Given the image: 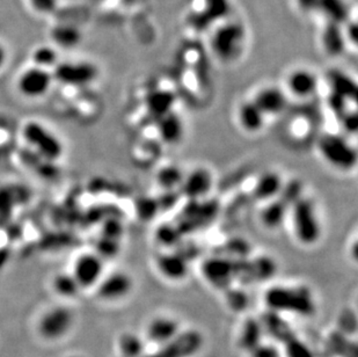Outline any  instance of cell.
Returning <instances> with one entry per match:
<instances>
[{"label": "cell", "mask_w": 358, "mask_h": 357, "mask_svg": "<svg viewBox=\"0 0 358 357\" xmlns=\"http://www.w3.org/2000/svg\"><path fill=\"white\" fill-rule=\"evenodd\" d=\"M260 321L264 326V334H269L271 337L280 340V342H284L289 337L294 335L287 321L282 318V314L268 311L267 317L264 316Z\"/></svg>", "instance_id": "23"}, {"label": "cell", "mask_w": 358, "mask_h": 357, "mask_svg": "<svg viewBox=\"0 0 358 357\" xmlns=\"http://www.w3.org/2000/svg\"><path fill=\"white\" fill-rule=\"evenodd\" d=\"M284 185L285 182L280 173L267 171L257 178L253 188L254 197L264 203L278 199L283 190Z\"/></svg>", "instance_id": "17"}, {"label": "cell", "mask_w": 358, "mask_h": 357, "mask_svg": "<svg viewBox=\"0 0 358 357\" xmlns=\"http://www.w3.org/2000/svg\"><path fill=\"white\" fill-rule=\"evenodd\" d=\"M33 61L38 68H55L58 64L57 51L49 46H42L33 51Z\"/></svg>", "instance_id": "33"}, {"label": "cell", "mask_w": 358, "mask_h": 357, "mask_svg": "<svg viewBox=\"0 0 358 357\" xmlns=\"http://www.w3.org/2000/svg\"><path fill=\"white\" fill-rule=\"evenodd\" d=\"M98 296L106 302H119L124 300L134 289V281L125 272H114L103 275L96 286Z\"/></svg>", "instance_id": "11"}, {"label": "cell", "mask_w": 358, "mask_h": 357, "mask_svg": "<svg viewBox=\"0 0 358 357\" xmlns=\"http://www.w3.org/2000/svg\"><path fill=\"white\" fill-rule=\"evenodd\" d=\"M318 8L333 24H341L348 19V7L345 6L343 0H318L317 10Z\"/></svg>", "instance_id": "26"}, {"label": "cell", "mask_w": 358, "mask_h": 357, "mask_svg": "<svg viewBox=\"0 0 358 357\" xmlns=\"http://www.w3.org/2000/svg\"><path fill=\"white\" fill-rule=\"evenodd\" d=\"M237 118L241 129L248 134H259L261 130H264L267 121V116L253 100L243 102L239 105Z\"/></svg>", "instance_id": "18"}, {"label": "cell", "mask_w": 358, "mask_h": 357, "mask_svg": "<svg viewBox=\"0 0 358 357\" xmlns=\"http://www.w3.org/2000/svg\"><path fill=\"white\" fill-rule=\"evenodd\" d=\"M329 81V88H331V93L340 95L342 98L345 99L347 102L352 100L356 102V94H357V88L354 81L345 76V74L338 72L335 74H329L328 77Z\"/></svg>", "instance_id": "25"}, {"label": "cell", "mask_w": 358, "mask_h": 357, "mask_svg": "<svg viewBox=\"0 0 358 357\" xmlns=\"http://www.w3.org/2000/svg\"><path fill=\"white\" fill-rule=\"evenodd\" d=\"M292 232L298 243L304 246H315L322 236V225L315 202L301 196L289 209Z\"/></svg>", "instance_id": "2"}, {"label": "cell", "mask_w": 358, "mask_h": 357, "mask_svg": "<svg viewBox=\"0 0 358 357\" xmlns=\"http://www.w3.org/2000/svg\"><path fill=\"white\" fill-rule=\"evenodd\" d=\"M298 5L301 7V10H317V7H318V0H297Z\"/></svg>", "instance_id": "39"}, {"label": "cell", "mask_w": 358, "mask_h": 357, "mask_svg": "<svg viewBox=\"0 0 358 357\" xmlns=\"http://www.w3.org/2000/svg\"><path fill=\"white\" fill-rule=\"evenodd\" d=\"M264 303L268 311L294 317L311 318L317 312L315 295L306 286H271L264 293Z\"/></svg>", "instance_id": "1"}, {"label": "cell", "mask_w": 358, "mask_h": 357, "mask_svg": "<svg viewBox=\"0 0 358 357\" xmlns=\"http://www.w3.org/2000/svg\"><path fill=\"white\" fill-rule=\"evenodd\" d=\"M73 321L75 317L69 307H51L38 321V334L44 340H61L71 332Z\"/></svg>", "instance_id": "7"}, {"label": "cell", "mask_w": 358, "mask_h": 357, "mask_svg": "<svg viewBox=\"0 0 358 357\" xmlns=\"http://www.w3.org/2000/svg\"><path fill=\"white\" fill-rule=\"evenodd\" d=\"M317 146L321 158L334 169L352 171L357 165L356 148L342 136L331 132L324 134L318 139Z\"/></svg>", "instance_id": "3"}, {"label": "cell", "mask_w": 358, "mask_h": 357, "mask_svg": "<svg viewBox=\"0 0 358 357\" xmlns=\"http://www.w3.org/2000/svg\"><path fill=\"white\" fill-rule=\"evenodd\" d=\"M158 273L169 282H182L189 274V260L182 253L166 251L157 256Z\"/></svg>", "instance_id": "13"}, {"label": "cell", "mask_w": 358, "mask_h": 357, "mask_svg": "<svg viewBox=\"0 0 358 357\" xmlns=\"http://www.w3.org/2000/svg\"><path fill=\"white\" fill-rule=\"evenodd\" d=\"M328 22H329V21H328ZM338 26H340V24L329 22V24L324 27L322 35H321V44H322L324 50L326 51L329 56H338V55H341L345 49L347 42H345V33H343L341 29H340V31L336 29Z\"/></svg>", "instance_id": "22"}, {"label": "cell", "mask_w": 358, "mask_h": 357, "mask_svg": "<svg viewBox=\"0 0 358 357\" xmlns=\"http://www.w3.org/2000/svg\"><path fill=\"white\" fill-rule=\"evenodd\" d=\"M250 357H282V351L276 347V344H268L262 341L257 347L248 353Z\"/></svg>", "instance_id": "36"}, {"label": "cell", "mask_w": 358, "mask_h": 357, "mask_svg": "<svg viewBox=\"0 0 358 357\" xmlns=\"http://www.w3.org/2000/svg\"><path fill=\"white\" fill-rule=\"evenodd\" d=\"M51 37L58 47L65 48V49H71L78 46L81 41L80 31L69 24H63V26L61 24L55 28L51 33Z\"/></svg>", "instance_id": "27"}, {"label": "cell", "mask_w": 358, "mask_h": 357, "mask_svg": "<svg viewBox=\"0 0 358 357\" xmlns=\"http://www.w3.org/2000/svg\"><path fill=\"white\" fill-rule=\"evenodd\" d=\"M7 61V51L3 44L0 43V69L3 68Z\"/></svg>", "instance_id": "40"}, {"label": "cell", "mask_w": 358, "mask_h": 357, "mask_svg": "<svg viewBox=\"0 0 358 357\" xmlns=\"http://www.w3.org/2000/svg\"><path fill=\"white\" fill-rule=\"evenodd\" d=\"M266 116H278L284 113L287 107V94L283 88L269 85L264 86L257 92V94L252 99Z\"/></svg>", "instance_id": "16"}, {"label": "cell", "mask_w": 358, "mask_h": 357, "mask_svg": "<svg viewBox=\"0 0 358 357\" xmlns=\"http://www.w3.org/2000/svg\"><path fill=\"white\" fill-rule=\"evenodd\" d=\"M342 125L347 132L350 134H355L357 130V114L356 111H347L345 115H342Z\"/></svg>", "instance_id": "38"}, {"label": "cell", "mask_w": 358, "mask_h": 357, "mask_svg": "<svg viewBox=\"0 0 358 357\" xmlns=\"http://www.w3.org/2000/svg\"><path fill=\"white\" fill-rule=\"evenodd\" d=\"M289 209L290 206L283 199H280V196L278 199L264 203L260 214L262 225L268 230L280 229L289 216Z\"/></svg>", "instance_id": "19"}, {"label": "cell", "mask_w": 358, "mask_h": 357, "mask_svg": "<svg viewBox=\"0 0 358 357\" xmlns=\"http://www.w3.org/2000/svg\"><path fill=\"white\" fill-rule=\"evenodd\" d=\"M185 132L183 122L179 115L169 111L162 116L159 123V135L166 144L176 145L181 142Z\"/></svg>", "instance_id": "21"}, {"label": "cell", "mask_w": 358, "mask_h": 357, "mask_svg": "<svg viewBox=\"0 0 358 357\" xmlns=\"http://www.w3.org/2000/svg\"><path fill=\"white\" fill-rule=\"evenodd\" d=\"M284 357H317L311 346L301 340L296 335L289 337L283 342Z\"/></svg>", "instance_id": "32"}, {"label": "cell", "mask_w": 358, "mask_h": 357, "mask_svg": "<svg viewBox=\"0 0 358 357\" xmlns=\"http://www.w3.org/2000/svg\"><path fill=\"white\" fill-rule=\"evenodd\" d=\"M225 303L231 311H234L236 314H241L243 311L247 310V307H250V295L246 290L240 286H231L227 288L225 291Z\"/></svg>", "instance_id": "28"}, {"label": "cell", "mask_w": 358, "mask_h": 357, "mask_svg": "<svg viewBox=\"0 0 358 357\" xmlns=\"http://www.w3.org/2000/svg\"><path fill=\"white\" fill-rule=\"evenodd\" d=\"M24 137L38 155L48 160H57L64 151L57 136L38 122H29L24 125Z\"/></svg>", "instance_id": "6"}, {"label": "cell", "mask_w": 358, "mask_h": 357, "mask_svg": "<svg viewBox=\"0 0 358 357\" xmlns=\"http://www.w3.org/2000/svg\"><path fill=\"white\" fill-rule=\"evenodd\" d=\"M183 176L185 174L179 167L173 165L166 166L164 169H160L157 174V181L162 189L174 190V189L180 188V186L182 183Z\"/></svg>", "instance_id": "31"}, {"label": "cell", "mask_w": 358, "mask_h": 357, "mask_svg": "<svg viewBox=\"0 0 358 357\" xmlns=\"http://www.w3.org/2000/svg\"><path fill=\"white\" fill-rule=\"evenodd\" d=\"M239 261L229 256H210L201 266V274L213 289L225 291L237 281Z\"/></svg>", "instance_id": "5"}, {"label": "cell", "mask_w": 358, "mask_h": 357, "mask_svg": "<svg viewBox=\"0 0 358 357\" xmlns=\"http://www.w3.org/2000/svg\"><path fill=\"white\" fill-rule=\"evenodd\" d=\"M245 36L246 35L241 24L234 21H227V24H222L217 31H213L210 40L211 50L218 61L230 63L237 59L243 50Z\"/></svg>", "instance_id": "4"}, {"label": "cell", "mask_w": 358, "mask_h": 357, "mask_svg": "<svg viewBox=\"0 0 358 357\" xmlns=\"http://www.w3.org/2000/svg\"><path fill=\"white\" fill-rule=\"evenodd\" d=\"M52 79L49 70L34 65L21 74L17 79V90L26 98H41L49 91Z\"/></svg>", "instance_id": "12"}, {"label": "cell", "mask_w": 358, "mask_h": 357, "mask_svg": "<svg viewBox=\"0 0 358 357\" xmlns=\"http://www.w3.org/2000/svg\"><path fill=\"white\" fill-rule=\"evenodd\" d=\"M103 259L96 253H84L76 260L72 275L81 289L98 286L103 276Z\"/></svg>", "instance_id": "9"}, {"label": "cell", "mask_w": 358, "mask_h": 357, "mask_svg": "<svg viewBox=\"0 0 358 357\" xmlns=\"http://www.w3.org/2000/svg\"><path fill=\"white\" fill-rule=\"evenodd\" d=\"M98 69L88 62H64L54 68L52 77L62 84L86 86L98 78Z\"/></svg>", "instance_id": "8"}, {"label": "cell", "mask_w": 358, "mask_h": 357, "mask_svg": "<svg viewBox=\"0 0 358 357\" xmlns=\"http://www.w3.org/2000/svg\"><path fill=\"white\" fill-rule=\"evenodd\" d=\"M202 3L203 15L208 19L209 24L222 20L230 10L229 0H202Z\"/></svg>", "instance_id": "30"}, {"label": "cell", "mask_w": 358, "mask_h": 357, "mask_svg": "<svg viewBox=\"0 0 358 357\" xmlns=\"http://www.w3.org/2000/svg\"><path fill=\"white\" fill-rule=\"evenodd\" d=\"M264 326L260 319L257 318H247L240 327L238 334V344L240 349L246 353H250L252 349L257 347L264 341Z\"/></svg>", "instance_id": "20"}, {"label": "cell", "mask_w": 358, "mask_h": 357, "mask_svg": "<svg viewBox=\"0 0 358 357\" xmlns=\"http://www.w3.org/2000/svg\"><path fill=\"white\" fill-rule=\"evenodd\" d=\"M29 4L36 13L47 15L57 10L58 0H29Z\"/></svg>", "instance_id": "37"}, {"label": "cell", "mask_w": 358, "mask_h": 357, "mask_svg": "<svg viewBox=\"0 0 358 357\" xmlns=\"http://www.w3.org/2000/svg\"><path fill=\"white\" fill-rule=\"evenodd\" d=\"M117 348L121 357H143L145 354V339L138 334H122Z\"/></svg>", "instance_id": "24"}, {"label": "cell", "mask_w": 358, "mask_h": 357, "mask_svg": "<svg viewBox=\"0 0 358 357\" xmlns=\"http://www.w3.org/2000/svg\"><path fill=\"white\" fill-rule=\"evenodd\" d=\"M181 334V325L176 318L157 316L145 327V339L150 344L165 347L174 342Z\"/></svg>", "instance_id": "10"}, {"label": "cell", "mask_w": 358, "mask_h": 357, "mask_svg": "<svg viewBox=\"0 0 358 357\" xmlns=\"http://www.w3.org/2000/svg\"><path fill=\"white\" fill-rule=\"evenodd\" d=\"M285 86L287 91L294 98H310L318 91V77L308 69H294L287 74Z\"/></svg>", "instance_id": "15"}, {"label": "cell", "mask_w": 358, "mask_h": 357, "mask_svg": "<svg viewBox=\"0 0 358 357\" xmlns=\"http://www.w3.org/2000/svg\"><path fill=\"white\" fill-rule=\"evenodd\" d=\"M181 232L173 224H162L156 231L157 243L166 248H172L179 243Z\"/></svg>", "instance_id": "34"}, {"label": "cell", "mask_w": 358, "mask_h": 357, "mask_svg": "<svg viewBox=\"0 0 358 357\" xmlns=\"http://www.w3.org/2000/svg\"><path fill=\"white\" fill-rule=\"evenodd\" d=\"M213 186V176L206 167H196L185 174L180 189L190 201H201L209 195Z\"/></svg>", "instance_id": "14"}, {"label": "cell", "mask_w": 358, "mask_h": 357, "mask_svg": "<svg viewBox=\"0 0 358 357\" xmlns=\"http://www.w3.org/2000/svg\"><path fill=\"white\" fill-rule=\"evenodd\" d=\"M160 204L156 199H152L150 196H145L144 199L139 200L137 204V211L138 216L144 220H150L156 217L157 214L159 211Z\"/></svg>", "instance_id": "35"}, {"label": "cell", "mask_w": 358, "mask_h": 357, "mask_svg": "<svg viewBox=\"0 0 358 357\" xmlns=\"http://www.w3.org/2000/svg\"><path fill=\"white\" fill-rule=\"evenodd\" d=\"M55 293L64 298H73L80 291V286L72 274H59L52 282Z\"/></svg>", "instance_id": "29"}]
</instances>
